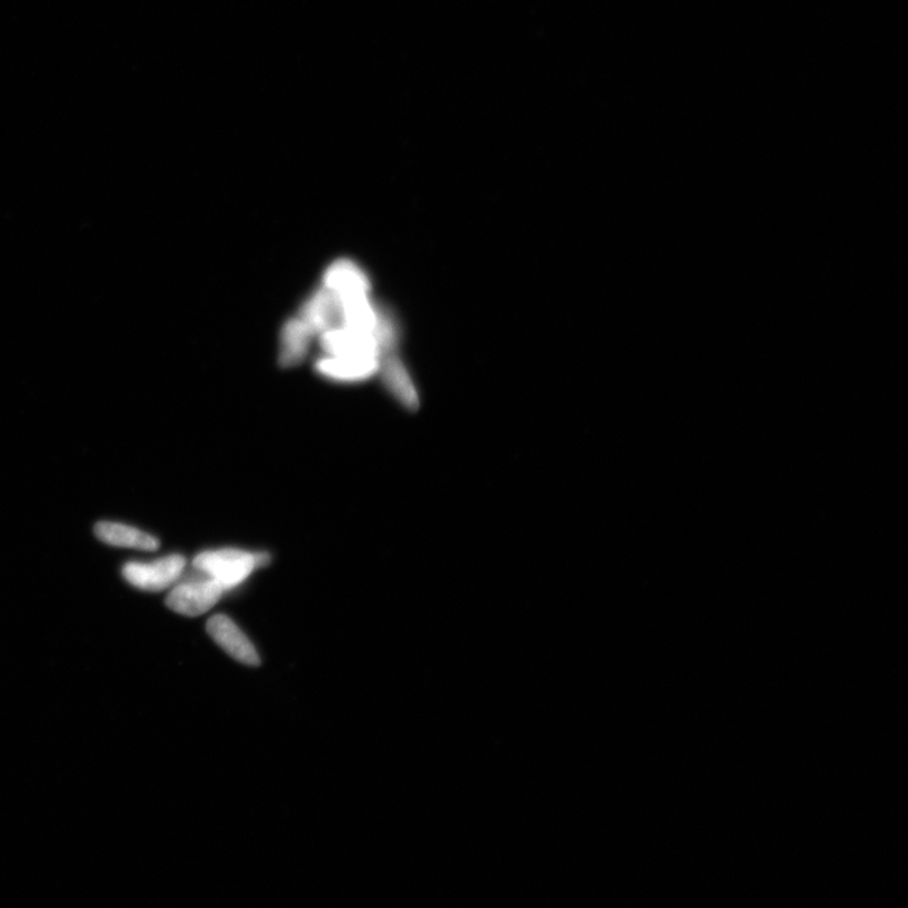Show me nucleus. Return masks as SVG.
I'll list each match as a JSON object with an SVG mask.
<instances>
[{
	"label": "nucleus",
	"instance_id": "f257e3e1",
	"mask_svg": "<svg viewBox=\"0 0 908 908\" xmlns=\"http://www.w3.org/2000/svg\"><path fill=\"white\" fill-rule=\"evenodd\" d=\"M269 561L266 553L225 548L199 553L194 559V568L227 592L239 587L254 571L267 566Z\"/></svg>",
	"mask_w": 908,
	"mask_h": 908
},
{
	"label": "nucleus",
	"instance_id": "f03ea898",
	"mask_svg": "<svg viewBox=\"0 0 908 908\" xmlns=\"http://www.w3.org/2000/svg\"><path fill=\"white\" fill-rule=\"evenodd\" d=\"M186 568V559L179 554L153 561H130L123 568L126 582L147 592H161L178 582Z\"/></svg>",
	"mask_w": 908,
	"mask_h": 908
},
{
	"label": "nucleus",
	"instance_id": "7ed1b4c3",
	"mask_svg": "<svg viewBox=\"0 0 908 908\" xmlns=\"http://www.w3.org/2000/svg\"><path fill=\"white\" fill-rule=\"evenodd\" d=\"M224 594V589L213 579L196 571V576L176 584L166 603L176 613L197 617L210 611Z\"/></svg>",
	"mask_w": 908,
	"mask_h": 908
},
{
	"label": "nucleus",
	"instance_id": "20e7f679",
	"mask_svg": "<svg viewBox=\"0 0 908 908\" xmlns=\"http://www.w3.org/2000/svg\"><path fill=\"white\" fill-rule=\"evenodd\" d=\"M207 632L231 658L250 667L260 664L259 653L230 617L216 615L207 622Z\"/></svg>",
	"mask_w": 908,
	"mask_h": 908
},
{
	"label": "nucleus",
	"instance_id": "39448f33",
	"mask_svg": "<svg viewBox=\"0 0 908 908\" xmlns=\"http://www.w3.org/2000/svg\"><path fill=\"white\" fill-rule=\"evenodd\" d=\"M380 362L376 359L326 355L317 360L316 370L322 376L340 383H359L378 374Z\"/></svg>",
	"mask_w": 908,
	"mask_h": 908
},
{
	"label": "nucleus",
	"instance_id": "423d86ee",
	"mask_svg": "<svg viewBox=\"0 0 908 908\" xmlns=\"http://www.w3.org/2000/svg\"><path fill=\"white\" fill-rule=\"evenodd\" d=\"M298 317L301 318L313 336H320L341 326L338 298L323 286L316 290L302 306Z\"/></svg>",
	"mask_w": 908,
	"mask_h": 908
},
{
	"label": "nucleus",
	"instance_id": "0eeeda50",
	"mask_svg": "<svg viewBox=\"0 0 908 908\" xmlns=\"http://www.w3.org/2000/svg\"><path fill=\"white\" fill-rule=\"evenodd\" d=\"M96 537L113 547L156 551L159 541L153 535L121 523L102 522L95 526Z\"/></svg>",
	"mask_w": 908,
	"mask_h": 908
},
{
	"label": "nucleus",
	"instance_id": "6e6552de",
	"mask_svg": "<svg viewBox=\"0 0 908 908\" xmlns=\"http://www.w3.org/2000/svg\"><path fill=\"white\" fill-rule=\"evenodd\" d=\"M313 333L301 318L295 317L285 324L281 331L279 363L283 368H293L301 363L311 347Z\"/></svg>",
	"mask_w": 908,
	"mask_h": 908
},
{
	"label": "nucleus",
	"instance_id": "1a4fd4ad",
	"mask_svg": "<svg viewBox=\"0 0 908 908\" xmlns=\"http://www.w3.org/2000/svg\"><path fill=\"white\" fill-rule=\"evenodd\" d=\"M322 286L334 293L357 292V290L370 292L371 288L365 272L348 259L332 262L324 272Z\"/></svg>",
	"mask_w": 908,
	"mask_h": 908
},
{
	"label": "nucleus",
	"instance_id": "9d476101",
	"mask_svg": "<svg viewBox=\"0 0 908 908\" xmlns=\"http://www.w3.org/2000/svg\"><path fill=\"white\" fill-rule=\"evenodd\" d=\"M384 384L399 402L409 409H415L417 396L411 378H409L403 363L394 358V353H388L381 360L380 370Z\"/></svg>",
	"mask_w": 908,
	"mask_h": 908
}]
</instances>
